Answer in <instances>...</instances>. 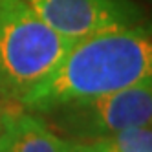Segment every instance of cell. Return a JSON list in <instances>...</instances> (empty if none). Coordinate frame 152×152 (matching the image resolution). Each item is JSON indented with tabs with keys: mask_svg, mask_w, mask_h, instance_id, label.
Returning a JSON list of instances; mask_svg holds the SVG:
<instances>
[{
	"mask_svg": "<svg viewBox=\"0 0 152 152\" xmlns=\"http://www.w3.org/2000/svg\"><path fill=\"white\" fill-rule=\"evenodd\" d=\"M4 110H6V106L2 104V101H0V126H2V115H4Z\"/></svg>",
	"mask_w": 152,
	"mask_h": 152,
	"instance_id": "obj_8",
	"label": "cell"
},
{
	"mask_svg": "<svg viewBox=\"0 0 152 152\" xmlns=\"http://www.w3.org/2000/svg\"><path fill=\"white\" fill-rule=\"evenodd\" d=\"M24 0H0V101L20 106L72 46Z\"/></svg>",
	"mask_w": 152,
	"mask_h": 152,
	"instance_id": "obj_2",
	"label": "cell"
},
{
	"mask_svg": "<svg viewBox=\"0 0 152 152\" xmlns=\"http://www.w3.org/2000/svg\"><path fill=\"white\" fill-rule=\"evenodd\" d=\"M31 9L70 40L99 31L143 24V11L132 0H24Z\"/></svg>",
	"mask_w": 152,
	"mask_h": 152,
	"instance_id": "obj_4",
	"label": "cell"
},
{
	"mask_svg": "<svg viewBox=\"0 0 152 152\" xmlns=\"http://www.w3.org/2000/svg\"><path fill=\"white\" fill-rule=\"evenodd\" d=\"M64 139V137H62ZM62 152H104L101 147H97L92 141H75V139H64V150Z\"/></svg>",
	"mask_w": 152,
	"mask_h": 152,
	"instance_id": "obj_7",
	"label": "cell"
},
{
	"mask_svg": "<svg viewBox=\"0 0 152 152\" xmlns=\"http://www.w3.org/2000/svg\"><path fill=\"white\" fill-rule=\"evenodd\" d=\"M40 117L55 134L75 141H94L128 126L150 125L152 81L147 77L114 94L64 103Z\"/></svg>",
	"mask_w": 152,
	"mask_h": 152,
	"instance_id": "obj_3",
	"label": "cell"
},
{
	"mask_svg": "<svg viewBox=\"0 0 152 152\" xmlns=\"http://www.w3.org/2000/svg\"><path fill=\"white\" fill-rule=\"evenodd\" d=\"M152 73V39L145 24L99 31L73 40L20 108L44 114L70 101L90 99L134 86Z\"/></svg>",
	"mask_w": 152,
	"mask_h": 152,
	"instance_id": "obj_1",
	"label": "cell"
},
{
	"mask_svg": "<svg viewBox=\"0 0 152 152\" xmlns=\"http://www.w3.org/2000/svg\"><path fill=\"white\" fill-rule=\"evenodd\" d=\"M64 139L40 115L24 108H6L0 126V152H62Z\"/></svg>",
	"mask_w": 152,
	"mask_h": 152,
	"instance_id": "obj_5",
	"label": "cell"
},
{
	"mask_svg": "<svg viewBox=\"0 0 152 152\" xmlns=\"http://www.w3.org/2000/svg\"><path fill=\"white\" fill-rule=\"evenodd\" d=\"M92 143L104 152H152V130L150 125L128 126L110 136L94 139Z\"/></svg>",
	"mask_w": 152,
	"mask_h": 152,
	"instance_id": "obj_6",
	"label": "cell"
}]
</instances>
